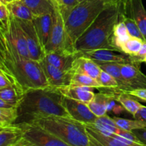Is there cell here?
<instances>
[{
	"label": "cell",
	"instance_id": "9",
	"mask_svg": "<svg viewBox=\"0 0 146 146\" xmlns=\"http://www.w3.org/2000/svg\"><path fill=\"white\" fill-rule=\"evenodd\" d=\"M2 33L6 39L13 46L20 55L30 58L27 40L22 27L17 19L11 14H10L8 29L7 31H2Z\"/></svg>",
	"mask_w": 146,
	"mask_h": 146
},
{
	"label": "cell",
	"instance_id": "31",
	"mask_svg": "<svg viewBox=\"0 0 146 146\" xmlns=\"http://www.w3.org/2000/svg\"><path fill=\"white\" fill-rule=\"evenodd\" d=\"M54 7L58 10L65 21L70 11L78 4L77 0H52Z\"/></svg>",
	"mask_w": 146,
	"mask_h": 146
},
{
	"label": "cell",
	"instance_id": "16",
	"mask_svg": "<svg viewBox=\"0 0 146 146\" xmlns=\"http://www.w3.org/2000/svg\"><path fill=\"white\" fill-rule=\"evenodd\" d=\"M79 53L61 50L46 54L44 59L51 65L64 71H72L73 65Z\"/></svg>",
	"mask_w": 146,
	"mask_h": 146
},
{
	"label": "cell",
	"instance_id": "34",
	"mask_svg": "<svg viewBox=\"0 0 146 146\" xmlns=\"http://www.w3.org/2000/svg\"><path fill=\"white\" fill-rule=\"evenodd\" d=\"M126 110L116 100L112 97L108 96L107 101V113H111L115 115H120L123 113Z\"/></svg>",
	"mask_w": 146,
	"mask_h": 146
},
{
	"label": "cell",
	"instance_id": "1",
	"mask_svg": "<svg viewBox=\"0 0 146 146\" xmlns=\"http://www.w3.org/2000/svg\"><path fill=\"white\" fill-rule=\"evenodd\" d=\"M63 98L62 95L50 86L27 91L17 106V119L21 118L18 123L27 122L34 115H56L71 118L64 107Z\"/></svg>",
	"mask_w": 146,
	"mask_h": 146
},
{
	"label": "cell",
	"instance_id": "22",
	"mask_svg": "<svg viewBox=\"0 0 146 146\" xmlns=\"http://www.w3.org/2000/svg\"><path fill=\"white\" fill-rule=\"evenodd\" d=\"M131 35L128 34V29L123 21H119L113 28L111 45L115 51H121V48L130 38Z\"/></svg>",
	"mask_w": 146,
	"mask_h": 146
},
{
	"label": "cell",
	"instance_id": "2",
	"mask_svg": "<svg viewBox=\"0 0 146 146\" xmlns=\"http://www.w3.org/2000/svg\"><path fill=\"white\" fill-rule=\"evenodd\" d=\"M120 14L121 4L106 6L93 24L78 38L74 46L75 51L83 52L100 48L114 50L111 38L114 27L120 21Z\"/></svg>",
	"mask_w": 146,
	"mask_h": 146
},
{
	"label": "cell",
	"instance_id": "18",
	"mask_svg": "<svg viewBox=\"0 0 146 146\" xmlns=\"http://www.w3.org/2000/svg\"><path fill=\"white\" fill-rule=\"evenodd\" d=\"M53 14L54 12L41 16H36L32 20L38 34L41 46L43 47L44 50L48 41L50 33L52 28Z\"/></svg>",
	"mask_w": 146,
	"mask_h": 146
},
{
	"label": "cell",
	"instance_id": "50",
	"mask_svg": "<svg viewBox=\"0 0 146 146\" xmlns=\"http://www.w3.org/2000/svg\"><path fill=\"white\" fill-rule=\"evenodd\" d=\"M3 4V3L2 2H1V1H0V4Z\"/></svg>",
	"mask_w": 146,
	"mask_h": 146
},
{
	"label": "cell",
	"instance_id": "46",
	"mask_svg": "<svg viewBox=\"0 0 146 146\" xmlns=\"http://www.w3.org/2000/svg\"><path fill=\"white\" fill-rule=\"evenodd\" d=\"M5 126H7V125H1V124H0V130H1V128H4V127H5Z\"/></svg>",
	"mask_w": 146,
	"mask_h": 146
},
{
	"label": "cell",
	"instance_id": "13",
	"mask_svg": "<svg viewBox=\"0 0 146 146\" xmlns=\"http://www.w3.org/2000/svg\"><path fill=\"white\" fill-rule=\"evenodd\" d=\"M121 9L123 13L135 21L146 41V9L142 0H123Z\"/></svg>",
	"mask_w": 146,
	"mask_h": 146
},
{
	"label": "cell",
	"instance_id": "4",
	"mask_svg": "<svg viewBox=\"0 0 146 146\" xmlns=\"http://www.w3.org/2000/svg\"><path fill=\"white\" fill-rule=\"evenodd\" d=\"M27 122L51 133L71 146H89V139L85 125L71 118L34 115Z\"/></svg>",
	"mask_w": 146,
	"mask_h": 146
},
{
	"label": "cell",
	"instance_id": "25",
	"mask_svg": "<svg viewBox=\"0 0 146 146\" xmlns=\"http://www.w3.org/2000/svg\"><path fill=\"white\" fill-rule=\"evenodd\" d=\"M108 99V96L100 91L98 94H95L94 99L88 104V106L96 116H103L107 114Z\"/></svg>",
	"mask_w": 146,
	"mask_h": 146
},
{
	"label": "cell",
	"instance_id": "30",
	"mask_svg": "<svg viewBox=\"0 0 146 146\" xmlns=\"http://www.w3.org/2000/svg\"><path fill=\"white\" fill-rule=\"evenodd\" d=\"M145 41L131 36L123 45L121 46V51L129 56H135L138 54L142 47L143 44Z\"/></svg>",
	"mask_w": 146,
	"mask_h": 146
},
{
	"label": "cell",
	"instance_id": "43",
	"mask_svg": "<svg viewBox=\"0 0 146 146\" xmlns=\"http://www.w3.org/2000/svg\"><path fill=\"white\" fill-rule=\"evenodd\" d=\"M106 5H118L123 0H104Z\"/></svg>",
	"mask_w": 146,
	"mask_h": 146
},
{
	"label": "cell",
	"instance_id": "12",
	"mask_svg": "<svg viewBox=\"0 0 146 146\" xmlns=\"http://www.w3.org/2000/svg\"><path fill=\"white\" fill-rule=\"evenodd\" d=\"M79 53L80 55L82 56L91 58L94 61L119 63V64H133L131 56L127 55L123 52L108 49V48H100V49L91 50V51H83Z\"/></svg>",
	"mask_w": 146,
	"mask_h": 146
},
{
	"label": "cell",
	"instance_id": "28",
	"mask_svg": "<svg viewBox=\"0 0 146 146\" xmlns=\"http://www.w3.org/2000/svg\"><path fill=\"white\" fill-rule=\"evenodd\" d=\"M112 118L118 128L125 131L132 132L134 130L146 128L145 123L138 120L127 119V118H122L117 116L112 117Z\"/></svg>",
	"mask_w": 146,
	"mask_h": 146
},
{
	"label": "cell",
	"instance_id": "26",
	"mask_svg": "<svg viewBox=\"0 0 146 146\" xmlns=\"http://www.w3.org/2000/svg\"><path fill=\"white\" fill-rule=\"evenodd\" d=\"M24 93L15 86H10L0 89V98L13 106H17Z\"/></svg>",
	"mask_w": 146,
	"mask_h": 146
},
{
	"label": "cell",
	"instance_id": "47",
	"mask_svg": "<svg viewBox=\"0 0 146 146\" xmlns=\"http://www.w3.org/2000/svg\"><path fill=\"white\" fill-rule=\"evenodd\" d=\"M6 1H7V3H9V2H10V1H13V0H6Z\"/></svg>",
	"mask_w": 146,
	"mask_h": 146
},
{
	"label": "cell",
	"instance_id": "10",
	"mask_svg": "<svg viewBox=\"0 0 146 146\" xmlns=\"http://www.w3.org/2000/svg\"><path fill=\"white\" fill-rule=\"evenodd\" d=\"M17 20L24 31L30 58L40 62L41 60L44 59L45 52L43 47L41 46L34 22L33 21L21 20L19 19H17Z\"/></svg>",
	"mask_w": 146,
	"mask_h": 146
},
{
	"label": "cell",
	"instance_id": "8",
	"mask_svg": "<svg viewBox=\"0 0 146 146\" xmlns=\"http://www.w3.org/2000/svg\"><path fill=\"white\" fill-rule=\"evenodd\" d=\"M84 125L89 139V146H146L142 143L133 142L116 134L105 135L91 125Z\"/></svg>",
	"mask_w": 146,
	"mask_h": 146
},
{
	"label": "cell",
	"instance_id": "6",
	"mask_svg": "<svg viewBox=\"0 0 146 146\" xmlns=\"http://www.w3.org/2000/svg\"><path fill=\"white\" fill-rule=\"evenodd\" d=\"M22 129V138L32 146H71L40 127L24 122L17 123Z\"/></svg>",
	"mask_w": 146,
	"mask_h": 146
},
{
	"label": "cell",
	"instance_id": "21",
	"mask_svg": "<svg viewBox=\"0 0 146 146\" xmlns=\"http://www.w3.org/2000/svg\"><path fill=\"white\" fill-rule=\"evenodd\" d=\"M96 62L99 66L101 70L109 74L116 80L118 84V89L120 91L125 92V91L132 90L129 84L126 82L125 78L123 77L122 74H121L119 63L98 62V61H96Z\"/></svg>",
	"mask_w": 146,
	"mask_h": 146
},
{
	"label": "cell",
	"instance_id": "35",
	"mask_svg": "<svg viewBox=\"0 0 146 146\" xmlns=\"http://www.w3.org/2000/svg\"><path fill=\"white\" fill-rule=\"evenodd\" d=\"M10 13L7 4H0V29L1 31H7L9 21Z\"/></svg>",
	"mask_w": 146,
	"mask_h": 146
},
{
	"label": "cell",
	"instance_id": "42",
	"mask_svg": "<svg viewBox=\"0 0 146 146\" xmlns=\"http://www.w3.org/2000/svg\"><path fill=\"white\" fill-rule=\"evenodd\" d=\"M15 106H13L11 104H9V103L6 102L5 101L0 98V108H15Z\"/></svg>",
	"mask_w": 146,
	"mask_h": 146
},
{
	"label": "cell",
	"instance_id": "49",
	"mask_svg": "<svg viewBox=\"0 0 146 146\" xmlns=\"http://www.w3.org/2000/svg\"><path fill=\"white\" fill-rule=\"evenodd\" d=\"M77 1H78V3H79V2H81V1H83L84 0H77Z\"/></svg>",
	"mask_w": 146,
	"mask_h": 146
},
{
	"label": "cell",
	"instance_id": "33",
	"mask_svg": "<svg viewBox=\"0 0 146 146\" xmlns=\"http://www.w3.org/2000/svg\"><path fill=\"white\" fill-rule=\"evenodd\" d=\"M98 81L100 83L102 88H118V84L116 80L111 75L108 74L104 71H101L99 76H98Z\"/></svg>",
	"mask_w": 146,
	"mask_h": 146
},
{
	"label": "cell",
	"instance_id": "40",
	"mask_svg": "<svg viewBox=\"0 0 146 146\" xmlns=\"http://www.w3.org/2000/svg\"><path fill=\"white\" fill-rule=\"evenodd\" d=\"M7 51V44H6V39L4 37L2 31L0 29V53L2 54L5 58V53Z\"/></svg>",
	"mask_w": 146,
	"mask_h": 146
},
{
	"label": "cell",
	"instance_id": "23",
	"mask_svg": "<svg viewBox=\"0 0 146 146\" xmlns=\"http://www.w3.org/2000/svg\"><path fill=\"white\" fill-rule=\"evenodd\" d=\"M7 7L10 14L15 18L29 21H32L34 19V16L31 10L21 0H13L7 3Z\"/></svg>",
	"mask_w": 146,
	"mask_h": 146
},
{
	"label": "cell",
	"instance_id": "36",
	"mask_svg": "<svg viewBox=\"0 0 146 146\" xmlns=\"http://www.w3.org/2000/svg\"><path fill=\"white\" fill-rule=\"evenodd\" d=\"M131 56L133 61V64L141 66V63H143L144 58L146 57V41L143 42L139 52L135 56Z\"/></svg>",
	"mask_w": 146,
	"mask_h": 146
},
{
	"label": "cell",
	"instance_id": "24",
	"mask_svg": "<svg viewBox=\"0 0 146 146\" xmlns=\"http://www.w3.org/2000/svg\"><path fill=\"white\" fill-rule=\"evenodd\" d=\"M29 8L34 17L53 13L54 5L52 0H21Z\"/></svg>",
	"mask_w": 146,
	"mask_h": 146
},
{
	"label": "cell",
	"instance_id": "44",
	"mask_svg": "<svg viewBox=\"0 0 146 146\" xmlns=\"http://www.w3.org/2000/svg\"><path fill=\"white\" fill-rule=\"evenodd\" d=\"M11 146H32V145H30V144L28 142H27L24 139L21 138V139L20 140V141H19L17 143H15L14 145Z\"/></svg>",
	"mask_w": 146,
	"mask_h": 146
},
{
	"label": "cell",
	"instance_id": "5",
	"mask_svg": "<svg viewBox=\"0 0 146 146\" xmlns=\"http://www.w3.org/2000/svg\"><path fill=\"white\" fill-rule=\"evenodd\" d=\"M106 6L104 0H84L70 11L64 21L66 34V50L76 52L74 46L78 38L93 24Z\"/></svg>",
	"mask_w": 146,
	"mask_h": 146
},
{
	"label": "cell",
	"instance_id": "29",
	"mask_svg": "<svg viewBox=\"0 0 146 146\" xmlns=\"http://www.w3.org/2000/svg\"><path fill=\"white\" fill-rule=\"evenodd\" d=\"M120 21H123L124 24H125L127 29H128V34L131 35V36L136 37V38H140L143 41H145V38H144L141 30L138 28V25L135 22V21L131 17L123 13L122 11H121V14H120Z\"/></svg>",
	"mask_w": 146,
	"mask_h": 146
},
{
	"label": "cell",
	"instance_id": "19",
	"mask_svg": "<svg viewBox=\"0 0 146 146\" xmlns=\"http://www.w3.org/2000/svg\"><path fill=\"white\" fill-rule=\"evenodd\" d=\"M101 71V68L96 61L91 58L82 56L80 55V53L78 56L76 58L72 68L73 73L86 74L95 79H98Z\"/></svg>",
	"mask_w": 146,
	"mask_h": 146
},
{
	"label": "cell",
	"instance_id": "15",
	"mask_svg": "<svg viewBox=\"0 0 146 146\" xmlns=\"http://www.w3.org/2000/svg\"><path fill=\"white\" fill-rule=\"evenodd\" d=\"M123 77L131 89L146 88V75L141 70V66L135 64H119Z\"/></svg>",
	"mask_w": 146,
	"mask_h": 146
},
{
	"label": "cell",
	"instance_id": "27",
	"mask_svg": "<svg viewBox=\"0 0 146 146\" xmlns=\"http://www.w3.org/2000/svg\"><path fill=\"white\" fill-rule=\"evenodd\" d=\"M70 85L81 86L91 87V88H102L98 80L92 78L88 75L78 73H74L71 77Z\"/></svg>",
	"mask_w": 146,
	"mask_h": 146
},
{
	"label": "cell",
	"instance_id": "3",
	"mask_svg": "<svg viewBox=\"0 0 146 146\" xmlns=\"http://www.w3.org/2000/svg\"><path fill=\"white\" fill-rule=\"evenodd\" d=\"M6 44V65L24 94L30 90L49 87L40 62L20 55L7 39Z\"/></svg>",
	"mask_w": 146,
	"mask_h": 146
},
{
	"label": "cell",
	"instance_id": "39",
	"mask_svg": "<svg viewBox=\"0 0 146 146\" xmlns=\"http://www.w3.org/2000/svg\"><path fill=\"white\" fill-rule=\"evenodd\" d=\"M135 119L138 120V121H143V122L146 123V106H143L139 111L136 113L135 115L133 116Z\"/></svg>",
	"mask_w": 146,
	"mask_h": 146
},
{
	"label": "cell",
	"instance_id": "14",
	"mask_svg": "<svg viewBox=\"0 0 146 146\" xmlns=\"http://www.w3.org/2000/svg\"><path fill=\"white\" fill-rule=\"evenodd\" d=\"M40 64L50 87L58 88L70 85L71 77L74 74L72 71H64L59 69L47 62L44 58L40 61Z\"/></svg>",
	"mask_w": 146,
	"mask_h": 146
},
{
	"label": "cell",
	"instance_id": "38",
	"mask_svg": "<svg viewBox=\"0 0 146 146\" xmlns=\"http://www.w3.org/2000/svg\"><path fill=\"white\" fill-rule=\"evenodd\" d=\"M142 143L146 145V128L134 130L132 131Z\"/></svg>",
	"mask_w": 146,
	"mask_h": 146
},
{
	"label": "cell",
	"instance_id": "17",
	"mask_svg": "<svg viewBox=\"0 0 146 146\" xmlns=\"http://www.w3.org/2000/svg\"><path fill=\"white\" fill-rule=\"evenodd\" d=\"M61 95L71 99L81 101L88 105L95 96L94 88L81 86L68 85L54 88Z\"/></svg>",
	"mask_w": 146,
	"mask_h": 146
},
{
	"label": "cell",
	"instance_id": "32",
	"mask_svg": "<svg viewBox=\"0 0 146 146\" xmlns=\"http://www.w3.org/2000/svg\"><path fill=\"white\" fill-rule=\"evenodd\" d=\"M18 118L17 107L11 108H0V124L9 125L15 123Z\"/></svg>",
	"mask_w": 146,
	"mask_h": 146
},
{
	"label": "cell",
	"instance_id": "20",
	"mask_svg": "<svg viewBox=\"0 0 146 146\" xmlns=\"http://www.w3.org/2000/svg\"><path fill=\"white\" fill-rule=\"evenodd\" d=\"M21 138L22 129L19 124H11L0 130V146H11Z\"/></svg>",
	"mask_w": 146,
	"mask_h": 146
},
{
	"label": "cell",
	"instance_id": "48",
	"mask_svg": "<svg viewBox=\"0 0 146 146\" xmlns=\"http://www.w3.org/2000/svg\"><path fill=\"white\" fill-rule=\"evenodd\" d=\"M143 62H144V63H145V64H146V57H145V58H144V60H143Z\"/></svg>",
	"mask_w": 146,
	"mask_h": 146
},
{
	"label": "cell",
	"instance_id": "45",
	"mask_svg": "<svg viewBox=\"0 0 146 146\" xmlns=\"http://www.w3.org/2000/svg\"><path fill=\"white\" fill-rule=\"evenodd\" d=\"M0 1H1V2H2L4 4H7V1H6V0H0Z\"/></svg>",
	"mask_w": 146,
	"mask_h": 146
},
{
	"label": "cell",
	"instance_id": "11",
	"mask_svg": "<svg viewBox=\"0 0 146 146\" xmlns=\"http://www.w3.org/2000/svg\"><path fill=\"white\" fill-rule=\"evenodd\" d=\"M63 103L66 110L72 119L84 124H92L95 123L97 116L91 112L87 104L64 96Z\"/></svg>",
	"mask_w": 146,
	"mask_h": 146
},
{
	"label": "cell",
	"instance_id": "7",
	"mask_svg": "<svg viewBox=\"0 0 146 146\" xmlns=\"http://www.w3.org/2000/svg\"><path fill=\"white\" fill-rule=\"evenodd\" d=\"M66 34L65 30V22L58 10L54 7L52 28L48 41L44 48L45 55L48 53L66 50Z\"/></svg>",
	"mask_w": 146,
	"mask_h": 146
},
{
	"label": "cell",
	"instance_id": "37",
	"mask_svg": "<svg viewBox=\"0 0 146 146\" xmlns=\"http://www.w3.org/2000/svg\"><path fill=\"white\" fill-rule=\"evenodd\" d=\"M125 93L133 96L138 100L146 102V88H138V89L131 90V91H125Z\"/></svg>",
	"mask_w": 146,
	"mask_h": 146
},
{
	"label": "cell",
	"instance_id": "41",
	"mask_svg": "<svg viewBox=\"0 0 146 146\" xmlns=\"http://www.w3.org/2000/svg\"><path fill=\"white\" fill-rule=\"evenodd\" d=\"M0 70H1V71H4V72L7 73L8 74L13 76V74H11V72L9 71V69L7 68V65H6L5 58H4V56L1 54V53H0Z\"/></svg>",
	"mask_w": 146,
	"mask_h": 146
}]
</instances>
